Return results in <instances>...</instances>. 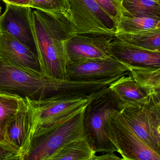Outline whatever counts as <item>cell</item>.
<instances>
[{
  "mask_svg": "<svg viewBox=\"0 0 160 160\" xmlns=\"http://www.w3.org/2000/svg\"><path fill=\"white\" fill-rule=\"evenodd\" d=\"M31 17L40 71L53 78L66 79L69 61L65 43L75 33L71 15L32 9Z\"/></svg>",
  "mask_w": 160,
  "mask_h": 160,
  "instance_id": "cell-1",
  "label": "cell"
},
{
  "mask_svg": "<svg viewBox=\"0 0 160 160\" xmlns=\"http://www.w3.org/2000/svg\"><path fill=\"white\" fill-rule=\"evenodd\" d=\"M63 81L47 76L41 72L20 68L0 58V92L40 100L61 94Z\"/></svg>",
  "mask_w": 160,
  "mask_h": 160,
  "instance_id": "cell-2",
  "label": "cell"
},
{
  "mask_svg": "<svg viewBox=\"0 0 160 160\" xmlns=\"http://www.w3.org/2000/svg\"><path fill=\"white\" fill-rule=\"evenodd\" d=\"M86 105L34 137L24 160H52L70 142L85 138L83 118Z\"/></svg>",
  "mask_w": 160,
  "mask_h": 160,
  "instance_id": "cell-3",
  "label": "cell"
},
{
  "mask_svg": "<svg viewBox=\"0 0 160 160\" xmlns=\"http://www.w3.org/2000/svg\"><path fill=\"white\" fill-rule=\"evenodd\" d=\"M121 109V105L109 86L92 94L86 105L83 118L85 137L96 153L117 152L108 136L106 123L110 112Z\"/></svg>",
  "mask_w": 160,
  "mask_h": 160,
  "instance_id": "cell-4",
  "label": "cell"
},
{
  "mask_svg": "<svg viewBox=\"0 0 160 160\" xmlns=\"http://www.w3.org/2000/svg\"><path fill=\"white\" fill-rule=\"evenodd\" d=\"M92 95V94L87 96L57 94L40 100H31L27 97L25 98L29 107L31 116L29 134L25 156L34 137L61 119L86 105Z\"/></svg>",
  "mask_w": 160,
  "mask_h": 160,
  "instance_id": "cell-5",
  "label": "cell"
},
{
  "mask_svg": "<svg viewBox=\"0 0 160 160\" xmlns=\"http://www.w3.org/2000/svg\"><path fill=\"white\" fill-rule=\"evenodd\" d=\"M114 110L107 118L108 138L124 160H160V153L149 147L133 130L120 112Z\"/></svg>",
  "mask_w": 160,
  "mask_h": 160,
  "instance_id": "cell-6",
  "label": "cell"
},
{
  "mask_svg": "<svg viewBox=\"0 0 160 160\" xmlns=\"http://www.w3.org/2000/svg\"><path fill=\"white\" fill-rule=\"evenodd\" d=\"M121 113L136 133L160 153V96L149 95L142 105H123Z\"/></svg>",
  "mask_w": 160,
  "mask_h": 160,
  "instance_id": "cell-7",
  "label": "cell"
},
{
  "mask_svg": "<svg viewBox=\"0 0 160 160\" xmlns=\"http://www.w3.org/2000/svg\"><path fill=\"white\" fill-rule=\"evenodd\" d=\"M67 1L74 33H117V22L95 0Z\"/></svg>",
  "mask_w": 160,
  "mask_h": 160,
  "instance_id": "cell-8",
  "label": "cell"
},
{
  "mask_svg": "<svg viewBox=\"0 0 160 160\" xmlns=\"http://www.w3.org/2000/svg\"><path fill=\"white\" fill-rule=\"evenodd\" d=\"M114 38L103 33H74L65 43L69 64L108 58V48Z\"/></svg>",
  "mask_w": 160,
  "mask_h": 160,
  "instance_id": "cell-9",
  "label": "cell"
},
{
  "mask_svg": "<svg viewBox=\"0 0 160 160\" xmlns=\"http://www.w3.org/2000/svg\"><path fill=\"white\" fill-rule=\"evenodd\" d=\"M5 3V11L0 15V30L18 40L37 57L32 24V8L26 5Z\"/></svg>",
  "mask_w": 160,
  "mask_h": 160,
  "instance_id": "cell-10",
  "label": "cell"
},
{
  "mask_svg": "<svg viewBox=\"0 0 160 160\" xmlns=\"http://www.w3.org/2000/svg\"><path fill=\"white\" fill-rule=\"evenodd\" d=\"M129 72L128 66L111 57L70 63L67 69L66 79L93 80L110 78Z\"/></svg>",
  "mask_w": 160,
  "mask_h": 160,
  "instance_id": "cell-11",
  "label": "cell"
},
{
  "mask_svg": "<svg viewBox=\"0 0 160 160\" xmlns=\"http://www.w3.org/2000/svg\"><path fill=\"white\" fill-rule=\"evenodd\" d=\"M108 52L111 58L129 66L160 67V52L146 50L115 37L109 43Z\"/></svg>",
  "mask_w": 160,
  "mask_h": 160,
  "instance_id": "cell-12",
  "label": "cell"
},
{
  "mask_svg": "<svg viewBox=\"0 0 160 160\" xmlns=\"http://www.w3.org/2000/svg\"><path fill=\"white\" fill-rule=\"evenodd\" d=\"M0 58L20 68L41 72L37 56L18 40L1 30Z\"/></svg>",
  "mask_w": 160,
  "mask_h": 160,
  "instance_id": "cell-13",
  "label": "cell"
},
{
  "mask_svg": "<svg viewBox=\"0 0 160 160\" xmlns=\"http://www.w3.org/2000/svg\"><path fill=\"white\" fill-rule=\"evenodd\" d=\"M30 124V111L28 103L7 123L4 128L6 139L10 144L20 151L22 160H24L27 151Z\"/></svg>",
  "mask_w": 160,
  "mask_h": 160,
  "instance_id": "cell-14",
  "label": "cell"
},
{
  "mask_svg": "<svg viewBox=\"0 0 160 160\" xmlns=\"http://www.w3.org/2000/svg\"><path fill=\"white\" fill-rule=\"evenodd\" d=\"M121 105H142L148 95L133 80L129 72L109 86Z\"/></svg>",
  "mask_w": 160,
  "mask_h": 160,
  "instance_id": "cell-15",
  "label": "cell"
},
{
  "mask_svg": "<svg viewBox=\"0 0 160 160\" xmlns=\"http://www.w3.org/2000/svg\"><path fill=\"white\" fill-rule=\"evenodd\" d=\"M127 66L133 80L148 96H160V67Z\"/></svg>",
  "mask_w": 160,
  "mask_h": 160,
  "instance_id": "cell-16",
  "label": "cell"
},
{
  "mask_svg": "<svg viewBox=\"0 0 160 160\" xmlns=\"http://www.w3.org/2000/svg\"><path fill=\"white\" fill-rule=\"evenodd\" d=\"M115 38L146 50L160 52V28L136 32H117Z\"/></svg>",
  "mask_w": 160,
  "mask_h": 160,
  "instance_id": "cell-17",
  "label": "cell"
},
{
  "mask_svg": "<svg viewBox=\"0 0 160 160\" xmlns=\"http://www.w3.org/2000/svg\"><path fill=\"white\" fill-rule=\"evenodd\" d=\"M96 154L85 137L70 142L52 160H94Z\"/></svg>",
  "mask_w": 160,
  "mask_h": 160,
  "instance_id": "cell-18",
  "label": "cell"
},
{
  "mask_svg": "<svg viewBox=\"0 0 160 160\" xmlns=\"http://www.w3.org/2000/svg\"><path fill=\"white\" fill-rule=\"evenodd\" d=\"M124 15L160 20V0H122Z\"/></svg>",
  "mask_w": 160,
  "mask_h": 160,
  "instance_id": "cell-19",
  "label": "cell"
},
{
  "mask_svg": "<svg viewBox=\"0 0 160 160\" xmlns=\"http://www.w3.org/2000/svg\"><path fill=\"white\" fill-rule=\"evenodd\" d=\"M26 98L18 94L0 92V127L7 123L27 105Z\"/></svg>",
  "mask_w": 160,
  "mask_h": 160,
  "instance_id": "cell-20",
  "label": "cell"
},
{
  "mask_svg": "<svg viewBox=\"0 0 160 160\" xmlns=\"http://www.w3.org/2000/svg\"><path fill=\"white\" fill-rule=\"evenodd\" d=\"M160 28V20L123 15L117 23V32H136Z\"/></svg>",
  "mask_w": 160,
  "mask_h": 160,
  "instance_id": "cell-21",
  "label": "cell"
},
{
  "mask_svg": "<svg viewBox=\"0 0 160 160\" xmlns=\"http://www.w3.org/2000/svg\"><path fill=\"white\" fill-rule=\"evenodd\" d=\"M28 6L32 9L62 12L71 15L67 0H29Z\"/></svg>",
  "mask_w": 160,
  "mask_h": 160,
  "instance_id": "cell-22",
  "label": "cell"
},
{
  "mask_svg": "<svg viewBox=\"0 0 160 160\" xmlns=\"http://www.w3.org/2000/svg\"><path fill=\"white\" fill-rule=\"evenodd\" d=\"M95 1L117 23L125 13L119 0H95Z\"/></svg>",
  "mask_w": 160,
  "mask_h": 160,
  "instance_id": "cell-23",
  "label": "cell"
},
{
  "mask_svg": "<svg viewBox=\"0 0 160 160\" xmlns=\"http://www.w3.org/2000/svg\"><path fill=\"white\" fill-rule=\"evenodd\" d=\"M0 160H22V154L12 145L0 143Z\"/></svg>",
  "mask_w": 160,
  "mask_h": 160,
  "instance_id": "cell-24",
  "label": "cell"
},
{
  "mask_svg": "<svg viewBox=\"0 0 160 160\" xmlns=\"http://www.w3.org/2000/svg\"><path fill=\"white\" fill-rule=\"evenodd\" d=\"M122 160L115 152H106L102 153L101 155H95L94 160Z\"/></svg>",
  "mask_w": 160,
  "mask_h": 160,
  "instance_id": "cell-25",
  "label": "cell"
},
{
  "mask_svg": "<svg viewBox=\"0 0 160 160\" xmlns=\"http://www.w3.org/2000/svg\"><path fill=\"white\" fill-rule=\"evenodd\" d=\"M0 143L10 144V145H11V144H10V143L8 142L7 139H6V136H5L4 130H3L2 128H1V127H0Z\"/></svg>",
  "mask_w": 160,
  "mask_h": 160,
  "instance_id": "cell-26",
  "label": "cell"
},
{
  "mask_svg": "<svg viewBox=\"0 0 160 160\" xmlns=\"http://www.w3.org/2000/svg\"><path fill=\"white\" fill-rule=\"evenodd\" d=\"M2 8L1 5V3H0V15L2 12Z\"/></svg>",
  "mask_w": 160,
  "mask_h": 160,
  "instance_id": "cell-27",
  "label": "cell"
},
{
  "mask_svg": "<svg viewBox=\"0 0 160 160\" xmlns=\"http://www.w3.org/2000/svg\"><path fill=\"white\" fill-rule=\"evenodd\" d=\"M2 1L5 3V2H8L9 0H2Z\"/></svg>",
  "mask_w": 160,
  "mask_h": 160,
  "instance_id": "cell-28",
  "label": "cell"
},
{
  "mask_svg": "<svg viewBox=\"0 0 160 160\" xmlns=\"http://www.w3.org/2000/svg\"><path fill=\"white\" fill-rule=\"evenodd\" d=\"M120 2H122V0H119Z\"/></svg>",
  "mask_w": 160,
  "mask_h": 160,
  "instance_id": "cell-29",
  "label": "cell"
}]
</instances>
